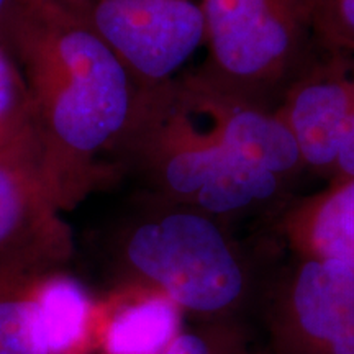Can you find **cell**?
<instances>
[{
  "instance_id": "obj_1",
  "label": "cell",
  "mask_w": 354,
  "mask_h": 354,
  "mask_svg": "<svg viewBox=\"0 0 354 354\" xmlns=\"http://www.w3.org/2000/svg\"><path fill=\"white\" fill-rule=\"evenodd\" d=\"M2 39L28 87L35 165L57 209L73 210L120 174L140 86L79 0H17Z\"/></svg>"
},
{
  "instance_id": "obj_2",
  "label": "cell",
  "mask_w": 354,
  "mask_h": 354,
  "mask_svg": "<svg viewBox=\"0 0 354 354\" xmlns=\"http://www.w3.org/2000/svg\"><path fill=\"white\" fill-rule=\"evenodd\" d=\"M118 167L140 174L148 192L218 220L277 201L287 184L232 156L177 77L140 88Z\"/></svg>"
},
{
  "instance_id": "obj_3",
  "label": "cell",
  "mask_w": 354,
  "mask_h": 354,
  "mask_svg": "<svg viewBox=\"0 0 354 354\" xmlns=\"http://www.w3.org/2000/svg\"><path fill=\"white\" fill-rule=\"evenodd\" d=\"M110 248L117 286L156 290L198 317L230 315L250 289L218 218L148 190L122 216Z\"/></svg>"
},
{
  "instance_id": "obj_4",
  "label": "cell",
  "mask_w": 354,
  "mask_h": 354,
  "mask_svg": "<svg viewBox=\"0 0 354 354\" xmlns=\"http://www.w3.org/2000/svg\"><path fill=\"white\" fill-rule=\"evenodd\" d=\"M207 56L194 74L216 91L276 109L312 69L308 0H201Z\"/></svg>"
},
{
  "instance_id": "obj_5",
  "label": "cell",
  "mask_w": 354,
  "mask_h": 354,
  "mask_svg": "<svg viewBox=\"0 0 354 354\" xmlns=\"http://www.w3.org/2000/svg\"><path fill=\"white\" fill-rule=\"evenodd\" d=\"M140 88L165 84L203 44L201 0H79Z\"/></svg>"
},
{
  "instance_id": "obj_6",
  "label": "cell",
  "mask_w": 354,
  "mask_h": 354,
  "mask_svg": "<svg viewBox=\"0 0 354 354\" xmlns=\"http://www.w3.org/2000/svg\"><path fill=\"white\" fill-rule=\"evenodd\" d=\"M268 330L274 354H354V272L297 256L274 290Z\"/></svg>"
},
{
  "instance_id": "obj_7",
  "label": "cell",
  "mask_w": 354,
  "mask_h": 354,
  "mask_svg": "<svg viewBox=\"0 0 354 354\" xmlns=\"http://www.w3.org/2000/svg\"><path fill=\"white\" fill-rule=\"evenodd\" d=\"M177 81L232 156L286 183L305 171L297 141L277 109L216 91L194 73Z\"/></svg>"
},
{
  "instance_id": "obj_8",
  "label": "cell",
  "mask_w": 354,
  "mask_h": 354,
  "mask_svg": "<svg viewBox=\"0 0 354 354\" xmlns=\"http://www.w3.org/2000/svg\"><path fill=\"white\" fill-rule=\"evenodd\" d=\"M73 233L44 187L30 148L0 153V256L32 254L66 264Z\"/></svg>"
},
{
  "instance_id": "obj_9",
  "label": "cell",
  "mask_w": 354,
  "mask_h": 354,
  "mask_svg": "<svg viewBox=\"0 0 354 354\" xmlns=\"http://www.w3.org/2000/svg\"><path fill=\"white\" fill-rule=\"evenodd\" d=\"M276 109L297 141L305 169L328 179L354 112L353 74L315 64L292 84Z\"/></svg>"
},
{
  "instance_id": "obj_10",
  "label": "cell",
  "mask_w": 354,
  "mask_h": 354,
  "mask_svg": "<svg viewBox=\"0 0 354 354\" xmlns=\"http://www.w3.org/2000/svg\"><path fill=\"white\" fill-rule=\"evenodd\" d=\"M183 313L156 290L117 286L99 300L94 354H162L183 331Z\"/></svg>"
},
{
  "instance_id": "obj_11",
  "label": "cell",
  "mask_w": 354,
  "mask_h": 354,
  "mask_svg": "<svg viewBox=\"0 0 354 354\" xmlns=\"http://www.w3.org/2000/svg\"><path fill=\"white\" fill-rule=\"evenodd\" d=\"M64 268L44 269L33 279L30 307L35 338L43 354H94L99 300Z\"/></svg>"
},
{
  "instance_id": "obj_12",
  "label": "cell",
  "mask_w": 354,
  "mask_h": 354,
  "mask_svg": "<svg viewBox=\"0 0 354 354\" xmlns=\"http://www.w3.org/2000/svg\"><path fill=\"white\" fill-rule=\"evenodd\" d=\"M282 232L295 256L335 259L354 272V179L292 203Z\"/></svg>"
},
{
  "instance_id": "obj_13",
  "label": "cell",
  "mask_w": 354,
  "mask_h": 354,
  "mask_svg": "<svg viewBox=\"0 0 354 354\" xmlns=\"http://www.w3.org/2000/svg\"><path fill=\"white\" fill-rule=\"evenodd\" d=\"M66 266L32 254L0 256V354H43L35 338L30 289L44 269Z\"/></svg>"
},
{
  "instance_id": "obj_14",
  "label": "cell",
  "mask_w": 354,
  "mask_h": 354,
  "mask_svg": "<svg viewBox=\"0 0 354 354\" xmlns=\"http://www.w3.org/2000/svg\"><path fill=\"white\" fill-rule=\"evenodd\" d=\"M32 148V105L20 64L0 38V153Z\"/></svg>"
},
{
  "instance_id": "obj_15",
  "label": "cell",
  "mask_w": 354,
  "mask_h": 354,
  "mask_svg": "<svg viewBox=\"0 0 354 354\" xmlns=\"http://www.w3.org/2000/svg\"><path fill=\"white\" fill-rule=\"evenodd\" d=\"M313 37L331 56L354 55V0H308Z\"/></svg>"
},
{
  "instance_id": "obj_16",
  "label": "cell",
  "mask_w": 354,
  "mask_h": 354,
  "mask_svg": "<svg viewBox=\"0 0 354 354\" xmlns=\"http://www.w3.org/2000/svg\"><path fill=\"white\" fill-rule=\"evenodd\" d=\"M236 336L227 330L180 331L162 354H230Z\"/></svg>"
},
{
  "instance_id": "obj_17",
  "label": "cell",
  "mask_w": 354,
  "mask_h": 354,
  "mask_svg": "<svg viewBox=\"0 0 354 354\" xmlns=\"http://www.w3.org/2000/svg\"><path fill=\"white\" fill-rule=\"evenodd\" d=\"M354 179V112L346 123L339 141L335 165L328 176V184H339Z\"/></svg>"
},
{
  "instance_id": "obj_18",
  "label": "cell",
  "mask_w": 354,
  "mask_h": 354,
  "mask_svg": "<svg viewBox=\"0 0 354 354\" xmlns=\"http://www.w3.org/2000/svg\"><path fill=\"white\" fill-rule=\"evenodd\" d=\"M17 6V0H0V38L3 35L8 19H10L13 8Z\"/></svg>"
},
{
  "instance_id": "obj_19",
  "label": "cell",
  "mask_w": 354,
  "mask_h": 354,
  "mask_svg": "<svg viewBox=\"0 0 354 354\" xmlns=\"http://www.w3.org/2000/svg\"><path fill=\"white\" fill-rule=\"evenodd\" d=\"M230 354H248L245 349H243V346L240 344V339H234L233 346H232V351H230Z\"/></svg>"
},
{
  "instance_id": "obj_20",
  "label": "cell",
  "mask_w": 354,
  "mask_h": 354,
  "mask_svg": "<svg viewBox=\"0 0 354 354\" xmlns=\"http://www.w3.org/2000/svg\"><path fill=\"white\" fill-rule=\"evenodd\" d=\"M21 2H32V3H39V2H73V0H21Z\"/></svg>"
}]
</instances>
